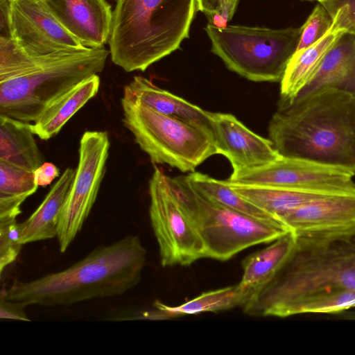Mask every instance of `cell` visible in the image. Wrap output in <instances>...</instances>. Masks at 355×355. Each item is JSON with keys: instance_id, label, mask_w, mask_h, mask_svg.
Instances as JSON below:
<instances>
[{"instance_id": "cell-1", "label": "cell", "mask_w": 355, "mask_h": 355, "mask_svg": "<svg viewBox=\"0 0 355 355\" xmlns=\"http://www.w3.org/2000/svg\"><path fill=\"white\" fill-rule=\"evenodd\" d=\"M268 136L283 157L355 173V98L327 89L288 103H278Z\"/></svg>"}, {"instance_id": "cell-2", "label": "cell", "mask_w": 355, "mask_h": 355, "mask_svg": "<svg viewBox=\"0 0 355 355\" xmlns=\"http://www.w3.org/2000/svg\"><path fill=\"white\" fill-rule=\"evenodd\" d=\"M146 255L139 238L128 235L95 248L65 270L17 281L2 291L1 297L26 306H53L121 295L140 282Z\"/></svg>"}, {"instance_id": "cell-3", "label": "cell", "mask_w": 355, "mask_h": 355, "mask_svg": "<svg viewBox=\"0 0 355 355\" xmlns=\"http://www.w3.org/2000/svg\"><path fill=\"white\" fill-rule=\"evenodd\" d=\"M295 237L293 250L276 275L243 307L247 314L286 318L288 309L306 297L355 290V231Z\"/></svg>"}, {"instance_id": "cell-4", "label": "cell", "mask_w": 355, "mask_h": 355, "mask_svg": "<svg viewBox=\"0 0 355 355\" xmlns=\"http://www.w3.org/2000/svg\"><path fill=\"white\" fill-rule=\"evenodd\" d=\"M108 40L112 61L144 71L189 38L198 0H115Z\"/></svg>"}, {"instance_id": "cell-5", "label": "cell", "mask_w": 355, "mask_h": 355, "mask_svg": "<svg viewBox=\"0 0 355 355\" xmlns=\"http://www.w3.org/2000/svg\"><path fill=\"white\" fill-rule=\"evenodd\" d=\"M168 179L201 236L207 258L225 261L248 248L271 243L288 232L279 222L256 218L207 200L191 187L186 175Z\"/></svg>"}, {"instance_id": "cell-6", "label": "cell", "mask_w": 355, "mask_h": 355, "mask_svg": "<svg viewBox=\"0 0 355 355\" xmlns=\"http://www.w3.org/2000/svg\"><path fill=\"white\" fill-rule=\"evenodd\" d=\"M123 123L153 164L194 172L218 154L213 132L196 124L121 98Z\"/></svg>"}, {"instance_id": "cell-7", "label": "cell", "mask_w": 355, "mask_h": 355, "mask_svg": "<svg viewBox=\"0 0 355 355\" xmlns=\"http://www.w3.org/2000/svg\"><path fill=\"white\" fill-rule=\"evenodd\" d=\"M205 30L211 52L226 67L254 82L281 81L295 53L302 26L272 29L227 25L218 28L207 24Z\"/></svg>"}, {"instance_id": "cell-8", "label": "cell", "mask_w": 355, "mask_h": 355, "mask_svg": "<svg viewBox=\"0 0 355 355\" xmlns=\"http://www.w3.org/2000/svg\"><path fill=\"white\" fill-rule=\"evenodd\" d=\"M109 53L104 46L88 48L0 82V114L27 123L36 121L56 98L101 72Z\"/></svg>"}, {"instance_id": "cell-9", "label": "cell", "mask_w": 355, "mask_h": 355, "mask_svg": "<svg viewBox=\"0 0 355 355\" xmlns=\"http://www.w3.org/2000/svg\"><path fill=\"white\" fill-rule=\"evenodd\" d=\"M169 176L155 166L149 180L150 223L162 266H189L207 258L205 245L193 221L182 208Z\"/></svg>"}, {"instance_id": "cell-10", "label": "cell", "mask_w": 355, "mask_h": 355, "mask_svg": "<svg viewBox=\"0 0 355 355\" xmlns=\"http://www.w3.org/2000/svg\"><path fill=\"white\" fill-rule=\"evenodd\" d=\"M110 142L105 131L83 133L75 175L62 209L58 240L64 252L81 230L95 203L103 181Z\"/></svg>"}, {"instance_id": "cell-11", "label": "cell", "mask_w": 355, "mask_h": 355, "mask_svg": "<svg viewBox=\"0 0 355 355\" xmlns=\"http://www.w3.org/2000/svg\"><path fill=\"white\" fill-rule=\"evenodd\" d=\"M354 175L346 168L281 156L261 167L231 174L225 182L343 194L355 193Z\"/></svg>"}, {"instance_id": "cell-12", "label": "cell", "mask_w": 355, "mask_h": 355, "mask_svg": "<svg viewBox=\"0 0 355 355\" xmlns=\"http://www.w3.org/2000/svg\"><path fill=\"white\" fill-rule=\"evenodd\" d=\"M11 37L30 57L48 60L88 49L53 15L43 0H10Z\"/></svg>"}, {"instance_id": "cell-13", "label": "cell", "mask_w": 355, "mask_h": 355, "mask_svg": "<svg viewBox=\"0 0 355 355\" xmlns=\"http://www.w3.org/2000/svg\"><path fill=\"white\" fill-rule=\"evenodd\" d=\"M210 116L218 154L229 160L232 174L261 167L282 156L269 139L255 134L234 115L210 112Z\"/></svg>"}, {"instance_id": "cell-14", "label": "cell", "mask_w": 355, "mask_h": 355, "mask_svg": "<svg viewBox=\"0 0 355 355\" xmlns=\"http://www.w3.org/2000/svg\"><path fill=\"white\" fill-rule=\"evenodd\" d=\"M281 222L295 236H322L355 231V193L319 198L291 211Z\"/></svg>"}, {"instance_id": "cell-15", "label": "cell", "mask_w": 355, "mask_h": 355, "mask_svg": "<svg viewBox=\"0 0 355 355\" xmlns=\"http://www.w3.org/2000/svg\"><path fill=\"white\" fill-rule=\"evenodd\" d=\"M55 19L85 47L108 42L112 19L105 0H43Z\"/></svg>"}, {"instance_id": "cell-16", "label": "cell", "mask_w": 355, "mask_h": 355, "mask_svg": "<svg viewBox=\"0 0 355 355\" xmlns=\"http://www.w3.org/2000/svg\"><path fill=\"white\" fill-rule=\"evenodd\" d=\"M327 89H336L355 98L354 35L345 32L338 37L310 81L292 101Z\"/></svg>"}, {"instance_id": "cell-17", "label": "cell", "mask_w": 355, "mask_h": 355, "mask_svg": "<svg viewBox=\"0 0 355 355\" xmlns=\"http://www.w3.org/2000/svg\"><path fill=\"white\" fill-rule=\"evenodd\" d=\"M123 98L146 105L158 112L196 124L213 132L210 112L136 76L124 87Z\"/></svg>"}, {"instance_id": "cell-18", "label": "cell", "mask_w": 355, "mask_h": 355, "mask_svg": "<svg viewBox=\"0 0 355 355\" xmlns=\"http://www.w3.org/2000/svg\"><path fill=\"white\" fill-rule=\"evenodd\" d=\"M75 173L76 170L71 168L65 169L37 209L26 220L19 223L21 245L58 236L62 209Z\"/></svg>"}, {"instance_id": "cell-19", "label": "cell", "mask_w": 355, "mask_h": 355, "mask_svg": "<svg viewBox=\"0 0 355 355\" xmlns=\"http://www.w3.org/2000/svg\"><path fill=\"white\" fill-rule=\"evenodd\" d=\"M345 31L336 24L316 42L296 51L288 62L280 85L279 103L291 102L308 84L324 57Z\"/></svg>"}, {"instance_id": "cell-20", "label": "cell", "mask_w": 355, "mask_h": 355, "mask_svg": "<svg viewBox=\"0 0 355 355\" xmlns=\"http://www.w3.org/2000/svg\"><path fill=\"white\" fill-rule=\"evenodd\" d=\"M252 298V293L239 282L236 285L202 293L178 306H168L157 300L153 304L155 310L146 312L143 316L151 320H168L236 306L243 308Z\"/></svg>"}, {"instance_id": "cell-21", "label": "cell", "mask_w": 355, "mask_h": 355, "mask_svg": "<svg viewBox=\"0 0 355 355\" xmlns=\"http://www.w3.org/2000/svg\"><path fill=\"white\" fill-rule=\"evenodd\" d=\"M100 77L92 76L53 101L32 124L35 134L42 140L56 135L68 121L98 93Z\"/></svg>"}, {"instance_id": "cell-22", "label": "cell", "mask_w": 355, "mask_h": 355, "mask_svg": "<svg viewBox=\"0 0 355 355\" xmlns=\"http://www.w3.org/2000/svg\"><path fill=\"white\" fill-rule=\"evenodd\" d=\"M32 124L0 114V161L34 172L42 157Z\"/></svg>"}, {"instance_id": "cell-23", "label": "cell", "mask_w": 355, "mask_h": 355, "mask_svg": "<svg viewBox=\"0 0 355 355\" xmlns=\"http://www.w3.org/2000/svg\"><path fill=\"white\" fill-rule=\"evenodd\" d=\"M228 184L239 196L280 223H282L281 219L284 216L302 205L326 196L335 195L306 189Z\"/></svg>"}, {"instance_id": "cell-24", "label": "cell", "mask_w": 355, "mask_h": 355, "mask_svg": "<svg viewBox=\"0 0 355 355\" xmlns=\"http://www.w3.org/2000/svg\"><path fill=\"white\" fill-rule=\"evenodd\" d=\"M295 240V234L288 231L243 260V274L240 283L252 293V298L276 275L293 250Z\"/></svg>"}, {"instance_id": "cell-25", "label": "cell", "mask_w": 355, "mask_h": 355, "mask_svg": "<svg viewBox=\"0 0 355 355\" xmlns=\"http://www.w3.org/2000/svg\"><path fill=\"white\" fill-rule=\"evenodd\" d=\"M186 178L201 196L211 202L256 218L279 222L239 196L224 180L196 171L190 173Z\"/></svg>"}, {"instance_id": "cell-26", "label": "cell", "mask_w": 355, "mask_h": 355, "mask_svg": "<svg viewBox=\"0 0 355 355\" xmlns=\"http://www.w3.org/2000/svg\"><path fill=\"white\" fill-rule=\"evenodd\" d=\"M37 187L33 172L0 161V220L16 218Z\"/></svg>"}, {"instance_id": "cell-27", "label": "cell", "mask_w": 355, "mask_h": 355, "mask_svg": "<svg viewBox=\"0 0 355 355\" xmlns=\"http://www.w3.org/2000/svg\"><path fill=\"white\" fill-rule=\"evenodd\" d=\"M354 306V289L334 290L301 300L288 309L286 317L304 313H334Z\"/></svg>"}, {"instance_id": "cell-28", "label": "cell", "mask_w": 355, "mask_h": 355, "mask_svg": "<svg viewBox=\"0 0 355 355\" xmlns=\"http://www.w3.org/2000/svg\"><path fill=\"white\" fill-rule=\"evenodd\" d=\"M61 58L48 60L33 58L12 37H0V82L30 73Z\"/></svg>"}, {"instance_id": "cell-29", "label": "cell", "mask_w": 355, "mask_h": 355, "mask_svg": "<svg viewBox=\"0 0 355 355\" xmlns=\"http://www.w3.org/2000/svg\"><path fill=\"white\" fill-rule=\"evenodd\" d=\"M333 18L327 9L318 3L302 26V33L296 51L312 45L331 28Z\"/></svg>"}, {"instance_id": "cell-30", "label": "cell", "mask_w": 355, "mask_h": 355, "mask_svg": "<svg viewBox=\"0 0 355 355\" xmlns=\"http://www.w3.org/2000/svg\"><path fill=\"white\" fill-rule=\"evenodd\" d=\"M22 245L16 218L0 220V272L17 259Z\"/></svg>"}, {"instance_id": "cell-31", "label": "cell", "mask_w": 355, "mask_h": 355, "mask_svg": "<svg viewBox=\"0 0 355 355\" xmlns=\"http://www.w3.org/2000/svg\"><path fill=\"white\" fill-rule=\"evenodd\" d=\"M320 3L339 28L355 35V0H325Z\"/></svg>"}, {"instance_id": "cell-32", "label": "cell", "mask_w": 355, "mask_h": 355, "mask_svg": "<svg viewBox=\"0 0 355 355\" xmlns=\"http://www.w3.org/2000/svg\"><path fill=\"white\" fill-rule=\"evenodd\" d=\"M239 0H198V9L206 17L214 15L215 22L227 26L236 8Z\"/></svg>"}, {"instance_id": "cell-33", "label": "cell", "mask_w": 355, "mask_h": 355, "mask_svg": "<svg viewBox=\"0 0 355 355\" xmlns=\"http://www.w3.org/2000/svg\"><path fill=\"white\" fill-rule=\"evenodd\" d=\"M25 306L23 303L10 301L1 296L0 318L30 321L31 320L24 311Z\"/></svg>"}, {"instance_id": "cell-34", "label": "cell", "mask_w": 355, "mask_h": 355, "mask_svg": "<svg viewBox=\"0 0 355 355\" xmlns=\"http://www.w3.org/2000/svg\"><path fill=\"white\" fill-rule=\"evenodd\" d=\"M38 187H46L60 175L59 168L51 162H44L33 172Z\"/></svg>"}, {"instance_id": "cell-35", "label": "cell", "mask_w": 355, "mask_h": 355, "mask_svg": "<svg viewBox=\"0 0 355 355\" xmlns=\"http://www.w3.org/2000/svg\"><path fill=\"white\" fill-rule=\"evenodd\" d=\"M10 0H0V37H11L10 27Z\"/></svg>"}, {"instance_id": "cell-36", "label": "cell", "mask_w": 355, "mask_h": 355, "mask_svg": "<svg viewBox=\"0 0 355 355\" xmlns=\"http://www.w3.org/2000/svg\"><path fill=\"white\" fill-rule=\"evenodd\" d=\"M308 1H318V3H321L325 0H308Z\"/></svg>"}]
</instances>
